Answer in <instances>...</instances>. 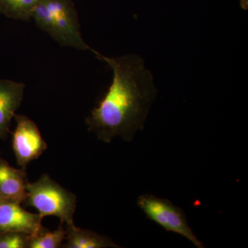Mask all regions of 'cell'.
<instances>
[{
  "mask_svg": "<svg viewBox=\"0 0 248 248\" xmlns=\"http://www.w3.org/2000/svg\"><path fill=\"white\" fill-rule=\"evenodd\" d=\"M138 205L149 219L166 231L184 236L197 248H204L189 226L184 212L169 200L154 195H143L139 197Z\"/></svg>",
  "mask_w": 248,
  "mask_h": 248,
  "instance_id": "obj_4",
  "label": "cell"
},
{
  "mask_svg": "<svg viewBox=\"0 0 248 248\" xmlns=\"http://www.w3.org/2000/svg\"><path fill=\"white\" fill-rule=\"evenodd\" d=\"M66 230L62 224L55 231H49L46 228L37 234L30 235L29 248H59L62 247V242L66 239Z\"/></svg>",
  "mask_w": 248,
  "mask_h": 248,
  "instance_id": "obj_11",
  "label": "cell"
},
{
  "mask_svg": "<svg viewBox=\"0 0 248 248\" xmlns=\"http://www.w3.org/2000/svg\"><path fill=\"white\" fill-rule=\"evenodd\" d=\"M66 242L62 244L66 248H120L107 236L89 230L81 229L76 226L67 227Z\"/></svg>",
  "mask_w": 248,
  "mask_h": 248,
  "instance_id": "obj_9",
  "label": "cell"
},
{
  "mask_svg": "<svg viewBox=\"0 0 248 248\" xmlns=\"http://www.w3.org/2000/svg\"><path fill=\"white\" fill-rule=\"evenodd\" d=\"M30 235L17 232H0V248H27Z\"/></svg>",
  "mask_w": 248,
  "mask_h": 248,
  "instance_id": "obj_12",
  "label": "cell"
},
{
  "mask_svg": "<svg viewBox=\"0 0 248 248\" xmlns=\"http://www.w3.org/2000/svg\"><path fill=\"white\" fill-rule=\"evenodd\" d=\"M42 217L29 213L14 201L0 198V232H17L29 235L37 234L44 229Z\"/></svg>",
  "mask_w": 248,
  "mask_h": 248,
  "instance_id": "obj_6",
  "label": "cell"
},
{
  "mask_svg": "<svg viewBox=\"0 0 248 248\" xmlns=\"http://www.w3.org/2000/svg\"><path fill=\"white\" fill-rule=\"evenodd\" d=\"M25 202L28 206L36 209L42 218L58 217L62 224L75 226L73 217L76 212V197L49 177L42 174L38 181L28 183Z\"/></svg>",
  "mask_w": 248,
  "mask_h": 248,
  "instance_id": "obj_3",
  "label": "cell"
},
{
  "mask_svg": "<svg viewBox=\"0 0 248 248\" xmlns=\"http://www.w3.org/2000/svg\"><path fill=\"white\" fill-rule=\"evenodd\" d=\"M32 19L41 30L62 46L92 51L81 36L79 17L73 0H39Z\"/></svg>",
  "mask_w": 248,
  "mask_h": 248,
  "instance_id": "obj_2",
  "label": "cell"
},
{
  "mask_svg": "<svg viewBox=\"0 0 248 248\" xmlns=\"http://www.w3.org/2000/svg\"><path fill=\"white\" fill-rule=\"evenodd\" d=\"M24 89L23 83L0 79V140L9 132L11 120L22 104Z\"/></svg>",
  "mask_w": 248,
  "mask_h": 248,
  "instance_id": "obj_7",
  "label": "cell"
},
{
  "mask_svg": "<svg viewBox=\"0 0 248 248\" xmlns=\"http://www.w3.org/2000/svg\"><path fill=\"white\" fill-rule=\"evenodd\" d=\"M39 0H0V14L18 20L29 21Z\"/></svg>",
  "mask_w": 248,
  "mask_h": 248,
  "instance_id": "obj_10",
  "label": "cell"
},
{
  "mask_svg": "<svg viewBox=\"0 0 248 248\" xmlns=\"http://www.w3.org/2000/svg\"><path fill=\"white\" fill-rule=\"evenodd\" d=\"M16 127L13 134V148L17 164L25 170L28 165L38 159L47 149L37 124L25 115H15Z\"/></svg>",
  "mask_w": 248,
  "mask_h": 248,
  "instance_id": "obj_5",
  "label": "cell"
},
{
  "mask_svg": "<svg viewBox=\"0 0 248 248\" xmlns=\"http://www.w3.org/2000/svg\"><path fill=\"white\" fill-rule=\"evenodd\" d=\"M113 72L108 91L86 120L89 130L99 140L110 143L116 136L130 141L143 130L156 97L153 75L135 55L108 58L93 50Z\"/></svg>",
  "mask_w": 248,
  "mask_h": 248,
  "instance_id": "obj_1",
  "label": "cell"
},
{
  "mask_svg": "<svg viewBox=\"0 0 248 248\" xmlns=\"http://www.w3.org/2000/svg\"><path fill=\"white\" fill-rule=\"evenodd\" d=\"M28 183L24 170L15 169L0 157V198L22 203L27 198Z\"/></svg>",
  "mask_w": 248,
  "mask_h": 248,
  "instance_id": "obj_8",
  "label": "cell"
}]
</instances>
